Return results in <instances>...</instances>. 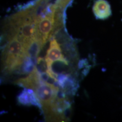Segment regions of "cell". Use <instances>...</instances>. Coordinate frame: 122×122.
<instances>
[{"instance_id": "obj_8", "label": "cell", "mask_w": 122, "mask_h": 122, "mask_svg": "<svg viewBox=\"0 0 122 122\" xmlns=\"http://www.w3.org/2000/svg\"><path fill=\"white\" fill-rule=\"evenodd\" d=\"M76 81L74 77L68 75L67 77L66 78L65 80L59 85L62 89L65 92L66 94H74L76 89Z\"/></svg>"}, {"instance_id": "obj_6", "label": "cell", "mask_w": 122, "mask_h": 122, "mask_svg": "<svg viewBox=\"0 0 122 122\" xmlns=\"http://www.w3.org/2000/svg\"><path fill=\"white\" fill-rule=\"evenodd\" d=\"M93 11L98 19H106L111 15L110 5L105 0H97L93 6Z\"/></svg>"}, {"instance_id": "obj_2", "label": "cell", "mask_w": 122, "mask_h": 122, "mask_svg": "<svg viewBox=\"0 0 122 122\" xmlns=\"http://www.w3.org/2000/svg\"><path fill=\"white\" fill-rule=\"evenodd\" d=\"M59 89V86L41 80L35 91L47 120L53 114L54 103Z\"/></svg>"}, {"instance_id": "obj_3", "label": "cell", "mask_w": 122, "mask_h": 122, "mask_svg": "<svg viewBox=\"0 0 122 122\" xmlns=\"http://www.w3.org/2000/svg\"><path fill=\"white\" fill-rule=\"evenodd\" d=\"M45 59L48 65V70L50 71H52L51 66L55 62L62 61L68 63L67 59L62 54L60 45L55 39H51L50 40L49 48L47 50Z\"/></svg>"}, {"instance_id": "obj_4", "label": "cell", "mask_w": 122, "mask_h": 122, "mask_svg": "<svg viewBox=\"0 0 122 122\" xmlns=\"http://www.w3.org/2000/svg\"><path fill=\"white\" fill-rule=\"evenodd\" d=\"M41 80L40 78V72L38 71L36 67H35L34 70L30 73L28 76L16 81L15 84L24 88L32 89L35 91Z\"/></svg>"}, {"instance_id": "obj_9", "label": "cell", "mask_w": 122, "mask_h": 122, "mask_svg": "<svg viewBox=\"0 0 122 122\" xmlns=\"http://www.w3.org/2000/svg\"><path fill=\"white\" fill-rule=\"evenodd\" d=\"M36 63H37L36 68H37L38 71L40 72H45L48 71V67L45 59L44 60V59L41 57H38L37 58Z\"/></svg>"}, {"instance_id": "obj_5", "label": "cell", "mask_w": 122, "mask_h": 122, "mask_svg": "<svg viewBox=\"0 0 122 122\" xmlns=\"http://www.w3.org/2000/svg\"><path fill=\"white\" fill-rule=\"evenodd\" d=\"M18 102L25 106H36L41 107L39 98L34 90L25 88L18 97Z\"/></svg>"}, {"instance_id": "obj_7", "label": "cell", "mask_w": 122, "mask_h": 122, "mask_svg": "<svg viewBox=\"0 0 122 122\" xmlns=\"http://www.w3.org/2000/svg\"><path fill=\"white\" fill-rule=\"evenodd\" d=\"M62 37L63 39L62 41L63 44V49L66 55L72 62H76L75 61L78 59V54L76 50L75 44L71 41L69 38L66 37L65 35H63Z\"/></svg>"}, {"instance_id": "obj_1", "label": "cell", "mask_w": 122, "mask_h": 122, "mask_svg": "<svg viewBox=\"0 0 122 122\" xmlns=\"http://www.w3.org/2000/svg\"><path fill=\"white\" fill-rule=\"evenodd\" d=\"M25 49L17 35L8 39V41L2 53V65L7 72L19 69L25 59Z\"/></svg>"}]
</instances>
